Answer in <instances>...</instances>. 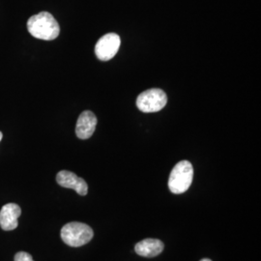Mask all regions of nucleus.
Masks as SVG:
<instances>
[{"mask_svg":"<svg viewBox=\"0 0 261 261\" xmlns=\"http://www.w3.org/2000/svg\"><path fill=\"white\" fill-rule=\"evenodd\" d=\"M167 103V94L159 88L148 89L140 94L137 99V107L140 112L145 113L160 112L166 107Z\"/></svg>","mask_w":261,"mask_h":261,"instance_id":"20e7f679","label":"nucleus"},{"mask_svg":"<svg viewBox=\"0 0 261 261\" xmlns=\"http://www.w3.org/2000/svg\"><path fill=\"white\" fill-rule=\"evenodd\" d=\"M97 125V117L93 112L85 111L83 112L75 126V135L81 140H87L93 135Z\"/></svg>","mask_w":261,"mask_h":261,"instance_id":"0eeeda50","label":"nucleus"},{"mask_svg":"<svg viewBox=\"0 0 261 261\" xmlns=\"http://www.w3.org/2000/svg\"><path fill=\"white\" fill-rule=\"evenodd\" d=\"M200 261H212L211 259H208V258H204V259H201Z\"/></svg>","mask_w":261,"mask_h":261,"instance_id":"9b49d317","label":"nucleus"},{"mask_svg":"<svg viewBox=\"0 0 261 261\" xmlns=\"http://www.w3.org/2000/svg\"><path fill=\"white\" fill-rule=\"evenodd\" d=\"M15 261H34L32 256L25 252H19L15 255Z\"/></svg>","mask_w":261,"mask_h":261,"instance_id":"9d476101","label":"nucleus"},{"mask_svg":"<svg viewBox=\"0 0 261 261\" xmlns=\"http://www.w3.org/2000/svg\"><path fill=\"white\" fill-rule=\"evenodd\" d=\"M28 32L40 40L51 41L58 37L60 28L55 17L48 12H41L29 18Z\"/></svg>","mask_w":261,"mask_h":261,"instance_id":"f257e3e1","label":"nucleus"},{"mask_svg":"<svg viewBox=\"0 0 261 261\" xmlns=\"http://www.w3.org/2000/svg\"><path fill=\"white\" fill-rule=\"evenodd\" d=\"M93 236L92 228L83 223L72 222L65 224L61 229L63 242L71 247H82L90 242Z\"/></svg>","mask_w":261,"mask_h":261,"instance_id":"7ed1b4c3","label":"nucleus"},{"mask_svg":"<svg viewBox=\"0 0 261 261\" xmlns=\"http://www.w3.org/2000/svg\"><path fill=\"white\" fill-rule=\"evenodd\" d=\"M2 137H3V135H2V133L0 132V141H1V140H2Z\"/></svg>","mask_w":261,"mask_h":261,"instance_id":"f8f14e48","label":"nucleus"},{"mask_svg":"<svg viewBox=\"0 0 261 261\" xmlns=\"http://www.w3.org/2000/svg\"><path fill=\"white\" fill-rule=\"evenodd\" d=\"M21 214V209L18 204L8 203L0 211V226L3 230L9 231L18 227V219Z\"/></svg>","mask_w":261,"mask_h":261,"instance_id":"6e6552de","label":"nucleus"},{"mask_svg":"<svg viewBox=\"0 0 261 261\" xmlns=\"http://www.w3.org/2000/svg\"><path fill=\"white\" fill-rule=\"evenodd\" d=\"M164 250V243L158 239L147 238L140 243H138L135 247V251L144 257H154L157 256Z\"/></svg>","mask_w":261,"mask_h":261,"instance_id":"1a4fd4ad","label":"nucleus"},{"mask_svg":"<svg viewBox=\"0 0 261 261\" xmlns=\"http://www.w3.org/2000/svg\"><path fill=\"white\" fill-rule=\"evenodd\" d=\"M194 168L189 161H181L173 168L168 179V188L171 193L180 195L192 185Z\"/></svg>","mask_w":261,"mask_h":261,"instance_id":"f03ea898","label":"nucleus"},{"mask_svg":"<svg viewBox=\"0 0 261 261\" xmlns=\"http://www.w3.org/2000/svg\"><path fill=\"white\" fill-rule=\"evenodd\" d=\"M120 44L121 40L119 35L116 33H108L97 42L95 46L96 56L102 61L111 60L117 54Z\"/></svg>","mask_w":261,"mask_h":261,"instance_id":"39448f33","label":"nucleus"},{"mask_svg":"<svg viewBox=\"0 0 261 261\" xmlns=\"http://www.w3.org/2000/svg\"><path fill=\"white\" fill-rule=\"evenodd\" d=\"M57 183L63 188L73 189L80 196H86L88 193V186L87 183L83 178L76 176L75 173L68 171V170H61L56 175Z\"/></svg>","mask_w":261,"mask_h":261,"instance_id":"423d86ee","label":"nucleus"}]
</instances>
